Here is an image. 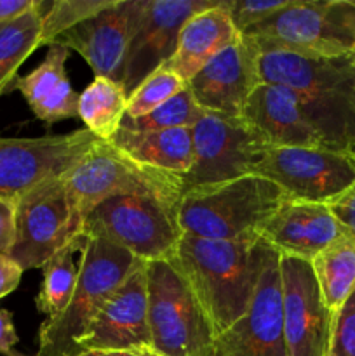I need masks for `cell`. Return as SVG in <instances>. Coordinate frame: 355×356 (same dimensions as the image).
I'll use <instances>...</instances> for the list:
<instances>
[{"mask_svg": "<svg viewBox=\"0 0 355 356\" xmlns=\"http://www.w3.org/2000/svg\"><path fill=\"white\" fill-rule=\"evenodd\" d=\"M261 82L285 87L298 101L324 148L355 155L354 56L308 58L291 52L260 56Z\"/></svg>", "mask_w": 355, "mask_h": 356, "instance_id": "cell-1", "label": "cell"}, {"mask_svg": "<svg viewBox=\"0 0 355 356\" xmlns=\"http://www.w3.org/2000/svg\"><path fill=\"white\" fill-rule=\"evenodd\" d=\"M265 247L263 238L207 240L181 235L171 263L190 284L216 336L249 309L263 268Z\"/></svg>", "mask_w": 355, "mask_h": 356, "instance_id": "cell-2", "label": "cell"}, {"mask_svg": "<svg viewBox=\"0 0 355 356\" xmlns=\"http://www.w3.org/2000/svg\"><path fill=\"white\" fill-rule=\"evenodd\" d=\"M277 184L261 176L184 190L178 205L183 235L207 240H258L284 202Z\"/></svg>", "mask_w": 355, "mask_h": 356, "instance_id": "cell-3", "label": "cell"}, {"mask_svg": "<svg viewBox=\"0 0 355 356\" xmlns=\"http://www.w3.org/2000/svg\"><path fill=\"white\" fill-rule=\"evenodd\" d=\"M141 264L125 249L97 236H87L80 254L79 277L68 306L58 316L47 318L38 330V351L35 356H77V341L104 302Z\"/></svg>", "mask_w": 355, "mask_h": 356, "instance_id": "cell-4", "label": "cell"}, {"mask_svg": "<svg viewBox=\"0 0 355 356\" xmlns=\"http://www.w3.org/2000/svg\"><path fill=\"white\" fill-rule=\"evenodd\" d=\"M240 35L260 54L291 52L308 58L350 56L355 49V2L292 0L285 9Z\"/></svg>", "mask_w": 355, "mask_h": 356, "instance_id": "cell-5", "label": "cell"}, {"mask_svg": "<svg viewBox=\"0 0 355 356\" xmlns=\"http://www.w3.org/2000/svg\"><path fill=\"white\" fill-rule=\"evenodd\" d=\"M180 200L155 193L117 195L87 214L82 233L125 249L141 263L171 261L181 240Z\"/></svg>", "mask_w": 355, "mask_h": 356, "instance_id": "cell-6", "label": "cell"}, {"mask_svg": "<svg viewBox=\"0 0 355 356\" xmlns=\"http://www.w3.org/2000/svg\"><path fill=\"white\" fill-rule=\"evenodd\" d=\"M148 327L159 356H205L216 334L187 278L171 261L146 263Z\"/></svg>", "mask_w": 355, "mask_h": 356, "instance_id": "cell-7", "label": "cell"}, {"mask_svg": "<svg viewBox=\"0 0 355 356\" xmlns=\"http://www.w3.org/2000/svg\"><path fill=\"white\" fill-rule=\"evenodd\" d=\"M63 179L80 225L93 209L117 195L155 193L174 200L183 195L181 177L141 165L101 139Z\"/></svg>", "mask_w": 355, "mask_h": 356, "instance_id": "cell-8", "label": "cell"}, {"mask_svg": "<svg viewBox=\"0 0 355 356\" xmlns=\"http://www.w3.org/2000/svg\"><path fill=\"white\" fill-rule=\"evenodd\" d=\"M194 162L181 177L183 191L254 174L270 146L244 120L204 111L191 129Z\"/></svg>", "mask_w": 355, "mask_h": 356, "instance_id": "cell-9", "label": "cell"}, {"mask_svg": "<svg viewBox=\"0 0 355 356\" xmlns=\"http://www.w3.org/2000/svg\"><path fill=\"white\" fill-rule=\"evenodd\" d=\"M82 233L63 177H52L16 200V236L9 257L21 270L42 268Z\"/></svg>", "mask_w": 355, "mask_h": 356, "instance_id": "cell-10", "label": "cell"}, {"mask_svg": "<svg viewBox=\"0 0 355 356\" xmlns=\"http://www.w3.org/2000/svg\"><path fill=\"white\" fill-rule=\"evenodd\" d=\"M254 176L277 184L289 200L329 205L355 184V155L329 148H270Z\"/></svg>", "mask_w": 355, "mask_h": 356, "instance_id": "cell-11", "label": "cell"}, {"mask_svg": "<svg viewBox=\"0 0 355 356\" xmlns=\"http://www.w3.org/2000/svg\"><path fill=\"white\" fill-rule=\"evenodd\" d=\"M100 139L87 129L40 138H0V198L21 195L52 177H63Z\"/></svg>", "mask_w": 355, "mask_h": 356, "instance_id": "cell-12", "label": "cell"}, {"mask_svg": "<svg viewBox=\"0 0 355 356\" xmlns=\"http://www.w3.org/2000/svg\"><path fill=\"white\" fill-rule=\"evenodd\" d=\"M219 3L221 0H138L120 80L127 96L169 61L183 24L197 13Z\"/></svg>", "mask_w": 355, "mask_h": 356, "instance_id": "cell-13", "label": "cell"}, {"mask_svg": "<svg viewBox=\"0 0 355 356\" xmlns=\"http://www.w3.org/2000/svg\"><path fill=\"white\" fill-rule=\"evenodd\" d=\"M205 356H287L282 323L281 254L268 243L249 309L214 337Z\"/></svg>", "mask_w": 355, "mask_h": 356, "instance_id": "cell-14", "label": "cell"}, {"mask_svg": "<svg viewBox=\"0 0 355 356\" xmlns=\"http://www.w3.org/2000/svg\"><path fill=\"white\" fill-rule=\"evenodd\" d=\"M282 323L287 356H327L333 313L324 305L310 261L281 256Z\"/></svg>", "mask_w": 355, "mask_h": 356, "instance_id": "cell-15", "label": "cell"}, {"mask_svg": "<svg viewBox=\"0 0 355 356\" xmlns=\"http://www.w3.org/2000/svg\"><path fill=\"white\" fill-rule=\"evenodd\" d=\"M93 350L152 351L145 263L125 278L77 341L79 353Z\"/></svg>", "mask_w": 355, "mask_h": 356, "instance_id": "cell-16", "label": "cell"}, {"mask_svg": "<svg viewBox=\"0 0 355 356\" xmlns=\"http://www.w3.org/2000/svg\"><path fill=\"white\" fill-rule=\"evenodd\" d=\"M260 52L240 35L216 54L187 86L198 106L211 113L240 117L251 94L260 86Z\"/></svg>", "mask_w": 355, "mask_h": 356, "instance_id": "cell-17", "label": "cell"}, {"mask_svg": "<svg viewBox=\"0 0 355 356\" xmlns=\"http://www.w3.org/2000/svg\"><path fill=\"white\" fill-rule=\"evenodd\" d=\"M136 6L138 0H113L111 6L61 33L52 44L79 52L96 76L120 83L134 26Z\"/></svg>", "mask_w": 355, "mask_h": 356, "instance_id": "cell-18", "label": "cell"}, {"mask_svg": "<svg viewBox=\"0 0 355 356\" xmlns=\"http://www.w3.org/2000/svg\"><path fill=\"white\" fill-rule=\"evenodd\" d=\"M340 235V222L324 204L284 198L261 232V238L281 256L312 261Z\"/></svg>", "mask_w": 355, "mask_h": 356, "instance_id": "cell-19", "label": "cell"}, {"mask_svg": "<svg viewBox=\"0 0 355 356\" xmlns=\"http://www.w3.org/2000/svg\"><path fill=\"white\" fill-rule=\"evenodd\" d=\"M240 117L270 148H324L296 97L277 83H260Z\"/></svg>", "mask_w": 355, "mask_h": 356, "instance_id": "cell-20", "label": "cell"}, {"mask_svg": "<svg viewBox=\"0 0 355 356\" xmlns=\"http://www.w3.org/2000/svg\"><path fill=\"white\" fill-rule=\"evenodd\" d=\"M70 49L52 44L44 61L31 73L16 76L10 89L19 90L38 120L45 125L79 117V96L66 75Z\"/></svg>", "mask_w": 355, "mask_h": 356, "instance_id": "cell-21", "label": "cell"}, {"mask_svg": "<svg viewBox=\"0 0 355 356\" xmlns=\"http://www.w3.org/2000/svg\"><path fill=\"white\" fill-rule=\"evenodd\" d=\"M237 38L240 31L230 17L226 0H221L219 6L197 13L183 24L176 51L162 68L188 82Z\"/></svg>", "mask_w": 355, "mask_h": 356, "instance_id": "cell-22", "label": "cell"}, {"mask_svg": "<svg viewBox=\"0 0 355 356\" xmlns=\"http://www.w3.org/2000/svg\"><path fill=\"white\" fill-rule=\"evenodd\" d=\"M110 143L134 162L178 177H183L194 162L191 129L131 131L120 127Z\"/></svg>", "mask_w": 355, "mask_h": 356, "instance_id": "cell-23", "label": "cell"}, {"mask_svg": "<svg viewBox=\"0 0 355 356\" xmlns=\"http://www.w3.org/2000/svg\"><path fill=\"white\" fill-rule=\"evenodd\" d=\"M310 264L324 305L334 315L355 291V240L343 233L320 250Z\"/></svg>", "mask_w": 355, "mask_h": 356, "instance_id": "cell-24", "label": "cell"}, {"mask_svg": "<svg viewBox=\"0 0 355 356\" xmlns=\"http://www.w3.org/2000/svg\"><path fill=\"white\" fill-rule=\"evenodd\" d=\"M127 101L129 96L122 83L94 76L79 96V118L90 134L101 141H110L120 131Z\"/></svg>", "mask_w": 355, "mask_h": 356, "instance_id": "cell-25", "label": "cell"}, {"mask_svg": "<svg viewBox=\"0 0 355 356\" xmlns=\"http://www.w3.org/2000/svg\"><path fill=\"white\" fill-rule=\"evenodd\" d=\"M86 243L87 235L79 233L42 266L44 282H42V289L35 302H37L38 312L47 315L49 318L58 316L72 299L77 277H79V264H75V254H82Z\"/></svg>", "mask_w": 355, "mask_h": 356, "instance_id": "cell-26", "label": "cell"}, {"mask_svg": "<svg viewBox=\"0 0 355 356\" xmlns=\"http://www.w3.org/2000/svg\"><path fill=\"white\" fill-rule=\"evenodd\" d=\"M42 7L23 14L10 23L0 24V96L10 89L16 80V72L28 56L40 47Z\"/></svg>", "mask_w": 355, "mask_h": 356, "instance_id": "cell-27", "label": "cell"}, {"mask_svg": "<svg viewBox=\"0 0 355 356\" xmlns=\"http://www.w3.org/2000/svg\"><path fill=\"white\" fill-rule=\"evenodd\" d=\"M202 110L191 96L188 86L181 92L160 104L152 113L131 120L124 118L122 127L131 131H169V129H194V125L200 120Z\"/></svg>", "mask_w": 355, "mask_h": 356, "instance_id": "cell-28", "label": "cell"}, {"mask_svg": "<svg viewBox=\"0 0 355 356\" xmlns=\"http://www.w3.org/2000/svg\"><path fill=\"white\" fill-rule=\"evenodd\" d=\"M111 2L113 0H58L52 2L47 13L42 7L40 45H51L59 35L100 14Z\"/></svg>", "mask_w": 355, "mask_h": 356, "instance_id": "cell-29", "label": "cell"}, {"mask_svg": "<svg viewBox=\"0 0 355 356\" xmlns=\"http://www.w3.org/2000/svg\"><path fill=\"white\" fill-rule=\"evenodd\" d=\"M187 87L181 76H178L176 73L171 72V70L159 68L157 72H153L148 79L143 80L138 87L134 89V92L129 96L127 101V111H125V118H134L145 117V115L152 113L155 108H159L160 104L166 103L167 99H171L173 96H176L178 92Z\"/></svg>", "mask_w": 355, "mask_h": 356, "instance_id": "cell-30", "label": "cell"}, {"mask_svg": "<svg viewBox=\"0 0 355 356\" xmlns=\"http://www.w3.org/2000/svg\"><path fill=\"white\" fill-rule=\"evenodd\" d=\"M291 2L292 0H226V9L237 30L244 33L285 9Z\"/></svg>", "mask_w": 355, "mask_h": 356, "instance_id": "cell-31", "label": "cell"}, {"mask_svg": "<svg viewBox=\"0 0 355 356\" xmlns=\"http://www.w3.org/2000/svg\"><path fill=\"white\" fill-rule=\"evenodd\" d=\"M327 356H355V291L334 313Z\"/></svg>", "mask_w": 355, "mask_h": 356, "instance_id": "cell-32", "label": "cell"}, {"mask_svg": "<svg viewBox=\"0 0 355 356\" xmlns=\"http://www.w3.org/2000/svg\"><path fill=\"white\" fill-rule=\"evenodd\" d=\"M327 207L331 209L336 221L340 222L343 233L355 240V184L350 190L345 191L340 198L331 202Z\"/></svg>", "mask_w": 355, "mask_h": 356, "instance_id": "cell-33", "label": "cell"}, {"mask_svg": "<svg viewBox=\"0 0 355 356\" xmlns=\"http://www.w3.org/2000/svg\"><path fill=\"white\" fill-rule=\"evenodd\" d=\"M16 236V200L0 198V256H9Z\"/></svg>", "mask_w": 355, "mask_h": 356, "instance_id": "cell-34", "label": "cell"}, {"mask_svg": "<svg viewBox=\"0 0 355 356\" xmlns=\"http://www.w3.org/2000/svg\"><path fill=\"white\" fill-rule=\"evenodd\" d=\"M23 270L9 256H0V299L14 292L19 285Z\"/></svg>", "mask_w": 355, "mask_h": 356, "instance_id": "cell-35", "label": "cell"}, {"mask_svg": "<svg viewBox=\"0 0 355 356\" xmlns=\"http://www.w3.org/2000/svg\"><path fill=\"white\" fill-rule=\"evenodd\" d=\"M17 341H19V337L14 329L13 313L7 312V309H0V353L13 356Z\"/></svg>", "mask_w": 355, "mask_h": 356, "instance_id": "cell-36", "label": "cell"}, {"mask_svg": "<svg viewBox=\"0 0 355 356\" xmlns=\"http://www.w3.org/2000/svg\"><path fill=\"white\" fill-rule=\"evenodd\" d=\"M37 6V0H0V24L17 19Z\"/></svg>", "mask_w": 355, "mask_h": 356, "instance_id": "cell-37", "label": "cell"}, {"mask_svg": "<svg viewBox=\"0 0 355 356\" xmlns=\"http://www.w3.org/2000/svg\"><path fill=\"white\" fill-rule=\"evenodd\" d=\"M77 356H159L153 351H120V350H93V351H82Z\"/></svg>", "mask_w": 355, "mask_h": 356, "instance_id": "cell-38", "label": "cell"}, {"mask_svg": "<svg viewBox=\"0 0 355 356\" xmlns=\"http://www.w3.org/2000/svg\"><path fill=\"white\" fill-rule=\"evenodd\" d=\"M13 356H23V355H19V353H16V351H14V355Z\"/></svg>", "mask_w": 355, "mask_h": 356, "instance_id": "cell-39", "label": "cell"}, {"mask_svg": "<svg viewBox=\"0 0 355 356\" xmlns=\"http://www.w3.org/2000/svg\"><path fill=\"white\" fill-rule=\"evenodd\" d=\"M352 56H354V61H355V49H354V52H352Z\"/></svg>", "mask_w": 355, "mask_h": 356, "instance_id": "cell-40", "label": "cell"}]
</instances>
